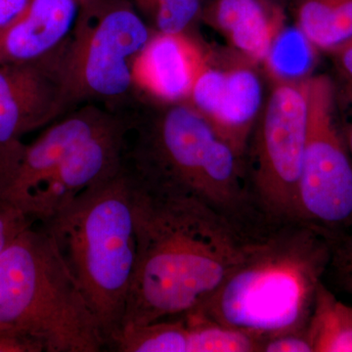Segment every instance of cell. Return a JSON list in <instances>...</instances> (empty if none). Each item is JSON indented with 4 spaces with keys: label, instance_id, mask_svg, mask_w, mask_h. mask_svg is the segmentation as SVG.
Listing matches in <instances>:
<instances>
[{
    "label": "cell",
    "instance_id": "1",
    "mask_svg": "<svg viewBox=\"0 0 352 352\" xmlns=\"http://www.w3.org/2000/svg\"><path fill=\"white\" fill-rule=\"evenodd\" d=\"M129 177L136 258L122 329L201 307L254 238L196 197Z\"/></svg>",
    "mask_w": 352,
    "mask_h": 352
},
{
    "label": "cell",
    "instance_id": "2",
    "mask_svg": "<svg viewBox=\"0 0 352 352\" xmlns=\"http://www.w3.org/2000/svg\"><path fill=\"white\" fill-rule=\"evenodd\" d=\"M127 111L124 168L135 182L196 197L248 235L270 222L252 198L245 161L188 102Z\"/></svg>",
    "mask_w": 352,
    "mask_h": 352
},
{
    "label": "cell",
    "instance_id": "3",
    "mask_svg": "<svg viewBox=\"0 0 352 352\" xmlns=\"http://www.w3.org/2000/svg\"><path fill=\"white\" fill-rule=\"evenodd\" d=\"M333 241L300 220L252 238L219 288L191 314L265 338L302 331L328 273Z\"/></svg>",
    "mask_w": 352,
    "mask_h": 352
},
{
    "label": "cell",
    "instance_id": "4",
    "mask_svg": "<svg viewBox=\"0 0 352 352\" xmlns=\"http://www.w3.org/2000/svg\"><path fill=\"white\" fill-rule=\"evenodd\" d=\"M39 224L56 243L110 349L122 327L136 258L131 184L124 166Z\"/></svg>",
    "mask_w": 352,
    "mask_h": 352
},
{
    "label": "cell",
    "instance_id": "5",
    "mask_svg": "<svg viewBox=\"0 0 352 352\" xmlns=\"http://www.w3.org/2000/svg\"><path fill=\"white\" fill-rule=\"evenodd\" d=\"M0 254V333H22L46 352H99L107 342L56 243L39 224Z\"/></svg>",
    "mask_w": 352,
    "mask_h": 352
},
{
    "label": "cell",
    "instance_id": "6",
    "mask_svg": "<svg viewBox=\"0 0 352 352\" xmlns=\"http://www.w3.org/2000/svg\"><path fill=\"white\" fill-rule=\"evenodd\" d=\"M129 0H85L74 34L58 53L69 110L98 104L124 113L140 99L134 64L152 38Z\"/></svg>",
    "mask_w": 352,
    "mask_h": 352
},
{
    "label": "cell",
    "instance_id": "7",
    "mask_svg": "<svg viewBox=\"0 0 352 352\" xmlns=\"http://www.w3.org/2000/svg\"><path fill=\"white\" fill-rule=\"evenodd\" d=\"M308 78L274 76L245 154L252 198L272 223L298 220L296 199L307 138Z\"/></svg>",
    "mask_w": 352,
    "mask_h": 352
},
{
    "label": "cell",
    "instance_id": "8",
    "mask_svg": "<svg viewBox=\"0 0 352 352\" xmlns=\"http://www.w3.org/2000/svg\"><path fill=\"white\" fill-rule=\"evenodd\" d=\"M335 104L331 78L309 76L307 138L296 215L332 241L352 227V159L336 120Z\"/></svg>",
    "mask_w": 352,
    "mask_h": 352
},
{
    "label": "cell",
    "instance_id": "9",
    "mask_svg": "<svg viewBox=\"0 0 352 352\" xmlns=\"http://www.w3.org/2000/svg\"><path fill=\"white\" fill-rule=\"evenodd\" d=\"M120 113L98 104H83L32 144L23 143L0 168V205L22 210L76 148L113 124Z\"/></svg>",
    "mask_w": 352,
    "mask_h": 352
},
{
    "label": "cell",
    "instance_id": "10",
    "mask_svg": "<svg viewBox=\"0 0 352 352\" xmlns=\"http://www.w3.org/2000/svg\"><path fill=\"white\" fill-rule=\"evenodd\" d=\"M67 111L56 53L41 61L0 65V166L22 144L23 136Z\"/></svg>",
    "mask_w": 352,
    "mask_h": 352
},
{
    "label": "cell",
    "instance_id": "11",
    "mask_svg": "<svg viewBox=\"0 0 352 352\" xmlns=\"http://www.w3.org/2000/svg\"><path fill=\"white\" fill-rule=\"evenodd\" d=\"M127 115L76 148L25 204L22 212L43 223L61 212L85 190L119 173L124 166Z\"/></svg>",
    "mask_w": 352,
    "mask_h": 352
},
{
    "label": "cell",
    "instance_id": "12",
    "mask_svg": "<svg viewBox=\"0 0 352 352\" xmlns=\"http://www.w3.org/2000/svg\"><path fill=\"white\" fill-rule=\"evenodd\" d=\"M188 103L244 159L263 107L261 78L251 65L210 63L197 78Z\"/></svg>",
    "mask_w": 352,
    "mask_h": 352
},
{
    "label": "cell",
    "instance_id": "13",
    "mask_svg": "<svg viewBox=\"0 0 352 352\" xmlns=\"http://www.w3.org/2000/svg\"><path fill=\"white\" fill-rule=\"evenodd\" d=\"M256 336L187 314L122 328L111 342L119 352H256Z\"/></svg>",
    "mask_w": 352,
    "mask_h": 352
},
{
    "label": "cell",
    "instance_id": "14",
    "mask_svg": "<svg viewBox=\"0 0 352 352\" xmlns=\"http://www.w3.org/2000/svg\"><path fill=\"white\" fill-rule=\"evenodd\" d=\"M210 56L188 34H153L134 64L140 96L160 103L188 101Z\"/></svg>",
    "mask_w": 352,
    "mask_h": 352
},
{
    "label": "cell",
    "instance_id": "15",
    "mask_svg": "<svg viewBox=\"0 0 352 352\" xmlns=\"http://www.w3.org/2000/svg\"><path fill=\"white\" fill-rule=\"evenodd\" d=\"M201 21L252 64H267L283 36L284 6L273 0H210Z\"/></svg>",
    "mask_w": 352,
    "mask_h": 352
},
{
    "label": "cell",
    "instance_id": "16",
    "mask_svg": "<svg viewBox=\"0 0 352 352\" xmlns=\"http://www.w3.org/2000/svg\"><path fill=\"white\" fill-rule=\"evenodd\" d=\"M85 0H32L0 36V65L41 61L61 50L75 31Z\"/></svg>",
    "mask_w": 352,
    "mask_h": 352
},
{
    "label": "cell",
    "instance_id": "17",
    "mask_svg": "<svg viewBox=\"0 0 352 352\" xmlns=\"http://www.w3.org/2000/svg\"><path fill=\"white\" fill-rule=\"evenodd\" d=\"M289 1L298 31L315 50L329 53L352 38V0Z\"/></svg>",
    "mask_w": 352,
    "mask_h": 352
},
{
    "label": "cell",
    "instance_id": "18",
    "mask_svg": "<svg viewBox=\"0 0 352 352\" xmlns=\"http://www.w3.org/2000/svg\"><path fill=\"white\" fill-rule=\"evenodd\" d=\"M305 333L312 352H352V305L321 282Z\"/></svg>",
    "mask_w": 352,
    "mask_h": 352
},
{
    "label": "cell",
    "instance_id": "19",
    "mask_svg": "<svg viewBox=\"0 0 352 352\" xmlns=\"http://www.w3.org/2000/svg\"><path fill=\"white\" fill-rule=\"evenodd\" d=\"M154 34H188L199 20L203 0H129Z\"/></svg>",
    "mask_w": 352,
    "mask_h": 352
},
{
    "label": "cell",
    "instance_id": "20",
    "mask_svg": "<svg viewBox=\"0 0 352 352\" xmlns=\"http://www.w3.org/2000/svg\"><path fill=\"white\" fill-rule=\"evenodd\" d=\"M328 272L340 289L352 296V227L333 241Z\"/></svg>",
    "mask_w": 352,
    "mask_h": 352
},
{
    "label": "cell",
    "instance_id": "21",
    "mask_svg": "<svg viewBox=\"0 0 352 352\" xmlns=\"http://www.w3.org/2000/svg\"><path fill=\"white\" fill-rule=\"evenodd\" d=\"M34 223L22 210L0 205V254Z\"/></svg>",
    "mask_w": 352,
    "mask_h": 352
},
{
    "label": "cell",
    "instance_id": "22",
    "mask_svg": "<svg viewBox=\"0 0 352 352\" xmlns=\"http://www.w3.org/2000/svg\"><path fill=\"white\" fill-rule=\"evenodd\" d=\"M261 352H312L305 329L265 338Z\"/></svg>",
    "mask_w": 352,
    "mask_h": 352
},
{
    "label": "cell",
    "instance_id": "23",
    "mask_svg": "<svg viewBox=\"0 0 352 352\" xmlns=\"http://www.w3.org/2000/svg\"><path fill=\"white\" fill-rule=\"evenodd\" d=\"M0 352H46L43 342L22 333H0Z\"/></svg>",
    "mask_w": 352,
    "mask_h": 352
},
{
    "label": "cell",
    "instance_id": "24",
    "mask_svg": "<svg viewBox=\"0 0 352 352\" xmlns=\"http://www.w3.org/2000/svg\"><path fill=\"white\" fill-rule=\"evenodd\" d=\"M340 78L352 100V38L333 48L330 52Z\"/></svg>",
    "mask_w": 352,
    "mask_h": 352
},
{
    "label": "cell",
    "instance_id": "25",
    "mask_svg": "<svg viewBox=\"0 0 352 352\" xmlns=\"http://www.w3.org/2000/svg\"><path fill=\"white\" fill-rule=\"evenodd\" d=\"M32 0H0V36L27 12Z\"/></svg>",
    "mask_w": 352,
    "mask_h": 352
},
{
    "label": "cell",
    "instance_id": "26",
    "mask_svg": "<svg viewBox=\"0 0 352 352\" xmlns=\"http://www.w3.org/2000/svg\"><path fill=\"white\" fill-rule=\"evenodd\" d=\"M344 139H346L347 149H349L352 159V122L349 124L346 131H344Z\"/></svg>",
    "mask_w": 352,
    "mask_h": 352
},
{
    "label": "cell",
    "instance_id": "27",
    "mask_svg": "<svg viewBox=\"0 0 352 352\" xmlns=\"http://www.w3.org/2000/svg\"><path fill=\"white\" fill-rule=\"evenodd\" d=\"M273 1H276L278 3L282 4V6H285V4H286L287 2H289V0H273Z\"/></svg>",
    "mask_w": 352,
    "mask_h": 352
}]
</instances>
